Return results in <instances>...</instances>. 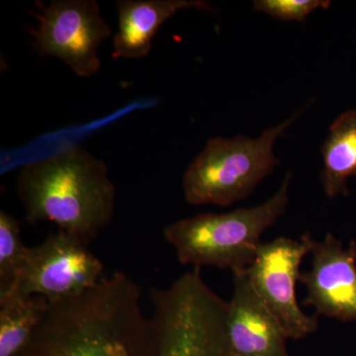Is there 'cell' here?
<instances>
[{"instance_id": "1", "label": "cell", "mask_w": 356, "mask_h": 356, "mask_svg": "<svg viewBox=\"0 0 356 356\" xmlns=\"http://www.w3.org/2000/svg\"><path fill=\"white\" fill-rule=\"evenodd\" d=\"M16 188L30 224L54 222L86 245L114 217L116 188L108 168L77 144L26 163Z\"/></svg>"}, {"instance_id": "12", "label": "cell", "mask_w": 356, "mask_h": 356, "mask_svg": "<svg viewBox=\"0 0 356 356\" xmlns=\"http://www.w3.org/2000/svg\"><path fill=\"white\" fill-rule=\"evenodd\" d=\"M29 248L22 240L19 222L0 211V298L16 291L27 262Z\"/></svg>"}, {"instance_id": "3", "label": "cell", "mask_w": 356, "mask_h": 356, "mask_svg": "<svg viewBox=\"0 0 356 356\" xmlns=\"http://www.w3.org/2000/svg\"><path fill=\"white\" fill-rule=\"evenodd\" d=\"M305 110H299L257 138L236 136L208 140L184 173L182 184L187 202L227 207L248 197L280 165L274 145Z\"/></svg>"}, {"instance_id": "7", "label": "cell", "mask_w": 356, "mask_h": 356, "mask_svg": "<svg viewBox=\"0 0 356 356\" xmlns=\"http://www.w3.org/2000/svg\"><path fill=\"white\" fill-rule=\"evenodd\" d=\"M310 270L300 274L306 287L303 305L317 316L341 322L356 321V242L344 248L332 234L324 240L312 238Z\"/></svg>"}, {"instance_id": "5", "label": "cell", "mask_w": 356, "mask_h": 356, "mask_svg": "<svg viewBox=\"0 0 356 356\" xmlns=\"http://www.w3.org/2000/svg\"><path fill=\"white\" fill-rule=\"evenodd\" d=\"M102 261L83 241L58 229L29 248L14 293L41 296L51 305L76 298L102 280Z\"/></svg>"}, {"instance_id": "6", "label": "cell", "mask_w": 356, "mask_h": 356, "mask_svg": "<svg viewBox=\"0 0 356 356\" xmlns=\"http://www.w3.org/2000/svg\"><path fill=\"white\" fill-rule=\"evenodd\" d=\"M312 238L310 233H305L300 241L280 236L261 243L254 261L245 269L255 291L292 339H301L318 329V316L307 315L296 297L300 266L311 252Z\"/></svg>"}, {"instance_id": "4", "label": "cell", "mask_w": 356, "mask_h": 356, "mask_svg": "<svg viewBox=\"0 0 356 356\" xmlns=\"http://www.w3.org/2000/svg\"><path fill=\"white\" fill-rule=\"evenodd\" d=\"M39 25L31 34L43 57L64 62L77 76L90 77L102 69L98 51L112 29L95 0H54L40 6Z\"/></svg>"}, {"instance_id": "9", "label": "cell", "mask_w": 356, "mask_h": 356, "mask_svg": "<svg viewBox=\"0 0 356 356\" xmlns=\"http://www.w3.org/2000/svg\"><path fill=\"white\" fill-rule=\"evenodd\" d=\"M207 9L203 0H118V30L113 36V58L147 57L161 26L179 10Z\"/></svg>"}, {"instance_id": "11", "label": "cell", "mask_w": 356, "mask_h": 356, "mask_svg": "<svg viewBox=\"0 0 356 356\" xmlns=\"http://www.w3.org/2000/svg\"><path fill=\"white\" fill-rule=\"evenodd\" d=\"M50 306L44 297L20 293L0 298V356H15L24 350Z\"/></svg>"}, {"instance_id": "10", "label": "cell", "mask_w": 356, "mask_h": 356, "mask_svg": "<svg viewBox=\"0 0 356 356\" xmlns=\"http://www.w3.org/2000/svg\"><path fill=\"white\" fill-rule=\"evenodd\" d=\"M321 182L330 198L348 196V180L356 177V110L337 117L322 147Z\"/></svg>"}, {"instance_id": "8", "label": "cell", "mask_w": 356, "mask_h": 356, "mask_svg": "<svg viewBox=\"0 0 356 356\" xmlns=\"http://www.w3.org/2000/svg\"><path fill=\"white\" fill-rule=\"evenodd\" d=\"M227 334L232 356H285L287 334L245 273H233Z\"/></svg>"}, {"instance_id": "2", "label": "cell", "mask_w": 356, "mask_h": 356, "mask_svg": "<svg viewBox=\"0 0 356 356\" xmlns=\"http://www.w3.org/2000/svg\"><path fill=\"white\" fill-rule=\"evenodd\" d=\"M291 180L289 172L275 194L259 205L185 218L168 225L163 236L182 264L243 270L254 261L262 234L286 211Z\"/></svg>"}, {"instance_id": "13", "label": "cell", "mask_w": 356, "mask_h": 356, "mask_svg": "<svg viewBox=\"0 0 356 356\" xmlns=\"http://www.w3.org/2000/svg\"><path fill=\"white\" fill-rule=\"evenodd\" d=\"M331 1L327 0H255L254 8L275 19L304 22L317 9H327Z\"/></svg>"}]
</instances>
